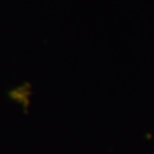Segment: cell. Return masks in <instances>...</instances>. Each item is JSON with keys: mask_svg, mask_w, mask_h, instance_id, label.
Segmentation results:
<instances>
[{"mask_svg": "<svg viewBox=\"0 0 154 154\" xmlns=\"http://www.w3.org/2000/svg\"><path fill=\"white\" fill-rule=\"evenodd\" d=\"M31 95H32V86L30 82H22L17 88L8 91V98L18 104L22 108L23 113H28L31 104Z\"/></svg>", "mask_w": 154, "mask_h": 154, "instance_id": "cell-1", "label": "cell"}]
</instances>
